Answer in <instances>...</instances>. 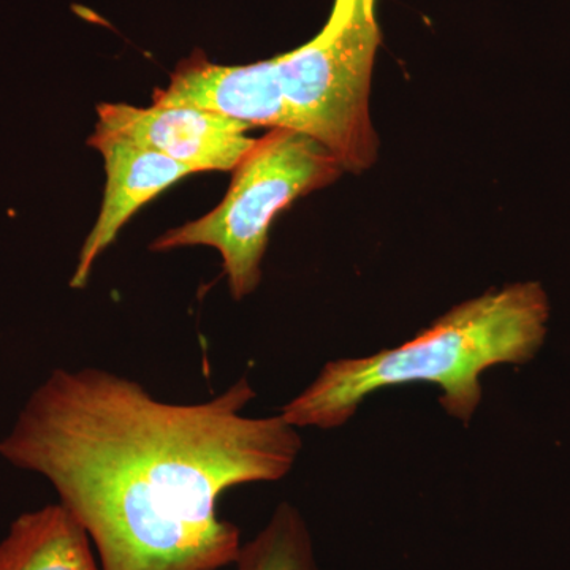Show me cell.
I'll return each instance as SVG.
<instances>
[{"mask_svg":"<svg viewBox=\"0 0 570 570\" xmlns=\"http://www.w3.org/2000/svg\"><path fill=\"white\" fill-rule=\"evenodd\" d=\"M254 397L243 377L205 403H165L110 371L58 367L0 439V456L51 483L102 570H220L243 547L220 497L284 479L303 449L283 415L243 414Z\"/></svg>","mask_w":570,"mask_h":570,"instance_id":"1","label":"cell"},{"mask_svg":"<svg viewBox=\"0 0 570 570\" xmlns=\"http://www.w3.org/2000/svg\"><path fill=\"white\" fill-rule=\"evenodd\" d=\"M549 322V295L535 281L491 288L453 306L400 346L332 360L279 414L295 428L336 430L381 390L433 384L445 414L468 426L482 404L483 374L534 360Z\"/></svg>","mask_w":570,"mask_h":570,"instance_id":"2","label":"cell"},{"mask_svg":"<svg viewBox=\"0 0 570 570\" xmlns=\"http://www.w3.org/2000/svg\"><path fill=\"white\" fill-rule=\"evenodd\" d=\"M340 160L321 141L292 129H272L255 140L234 168L224 200L212 213L165 232L154 253L209 246L219 250L235 299L253 294L277 214L296 198L322 189L343 174Z\"/></svg>","mask_w":570,"mask_h":570,"instance_id":"3","label":"cell"},{"mask_svg":"<svg viewBox=\"0 0 570 570\" xmlns=\"http://www.w3.org/2000/svg\"><path fill=\"white\" fill-rule=\"evenodd\" d=\"M376 3L335 0L313 40L275 58L285 99L303 132L321 141L352 174L367 170L377 157L370 116L371 75L381 45Z\"/></svg>","mask_w":570,"mask_h":570,"instance_id":"4","label":"cell"},{"mask_svg":"<svg viewBox=\"0 0 570 570\" xmlns=\"http://www.w3.org/2000/svg\"><path fill=\"white\" fill-rule=\"evenodd\" d=\"M96 130L121 135L200 171H234L255 140L246 137L245 122L195 108H138L126 104H100Z\"/></svg>","mask_w":570,"mask_h":570,"instance_id":"5","label":"cell"},{"mask_svg":"<svg viewBox=\"0 0 570 570\" xmlns=\"http://www.w3.org/2000/svg\"><path fill=\"white\" fill-rule=\"evenodd\" d=\"M153 105L195 108L250 127L303 132L298 116L285 99L275 58L249 66H219L195 51L179 62L167 88L154 91Z\"/></svg>","mask_w":570,"mask_h":570,"instance_id":"6","label":"cell"},{"mask_svg":"<svg viewBox=\"0 0 570 570\" xmlns=\"http://www.w3.org/2000/svg\"><path fill=\"white\" fill-rule=\"evenodd\" d=\"M88 145L104 156L107 186L99 217L81 247L77 269L71 276L70 285L73 288L88 285L97 258L115 243L124 225L141 206L149 204L179 179L194 175L184 165L142 148L121 135L96 130L89 137Z\"/></svg>","mask_w":570,"mask_h":570,"instance_id":"7","label":"cell"},{"mask_svg":"<svg viewBox=\"0 0 570 570\" xmlns=\"http://www.w3.org/2000/svg\"><path fill=\"white\" fill-rule=\"evenodd\" d=\"M92 540L62 504L22 513L0 540V570H102Z\"/></svg>","mask_w":570,"mask_h":570,"instance_id":"8","label":"cell"},{"mask_svg":"<svg viewBox=\"0 0 570 570\" xmlns=\"http://www.w3.org/2000/svg\"><path fill=\"white\" fill-rule=\"evenodd\" d=\"M235 570H318L313 538L302 512L283 502L264 530L239 550Z\"/></svg>","mask_w":570,"mask_h":570,"instance_id":"9","label":"cell"}]
</instances>
